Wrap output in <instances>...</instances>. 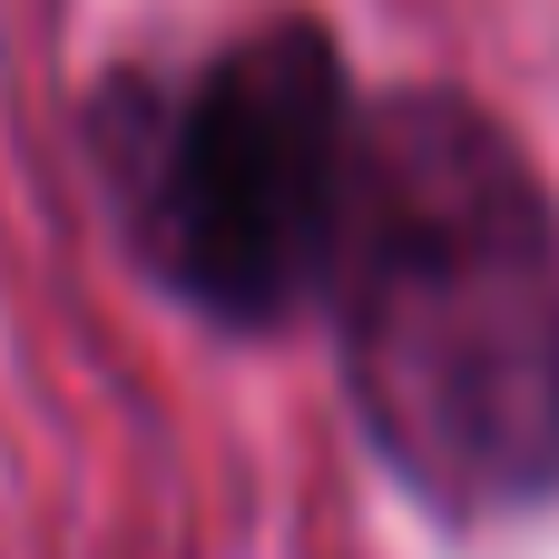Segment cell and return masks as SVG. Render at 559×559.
I'll use <instances>...</instances> for the list:
<instances>
[{
	"instance_id": "cell-2",
	"label": "cell",
	"mask_w": 559,
	"mask_h": 559,
	"mask_svg": "<svg viewBox=\"0 0 559 559\" xmlns=\"http://www.w3.org/2000/svg\"><path fill=\"white\" fill-rule=\"evenodd\" d=\"M354 147L364 118L334 29L305 10L236 29L187 69V88H118L108 118L128 236L216 324H285L334 285Z\"/></svg>"
},
{
	"instance_id": "cell-1",
	"label": "cell",
	"mask_w": 559,
	"mask_h": 559,
	"mask_svg": "<svg viewBox=\"0 0 559 559\" xmlns=\"http://www.w3.org/2000/svg\"><path fill=\"white\" fill-rule=\"evenodd\" d=\"M324 295L354 423L423 511L559 491V206L491 108L393 88L364 118Z\"/></svg>"
}]
</instances>
